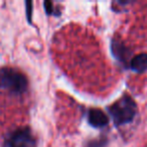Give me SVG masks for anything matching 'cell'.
Instances as JSON below:
<instances>
[{"label": "cell", "mask_w": 147, "mask_h": 147, "mask_svg": "<svg viewBox=\"0 0 147 147\" xmlns=\"http://www.w3.org/2000/svg\"><path fill=\"white\" fill-rule=\"evenodd\" d=\"M108 112L112 117L115 125L121 126L130 123L134 119L137 113V105L130 96L125 95L109 107Z\"/></svg>", "instance_id": "cell-1"}, {"label": "cell", "mask_w": 147, "mask_h": 147, "mask_svg": "<svg viewBox=\"0 0 147 147\" xmlns=\"http://www.w3.org/2000/svg\"><path fill=\"white\" fill-rule=\"evenodd\" d=\"M26 77L19 71L11 67L0 69V90H7L12 94H23L27 89Z\"/></svg>", "instance_id": "cell-2"}, {"label": "cell", "mask_w": 147, "mask_h": 147, "mask_svg": "<svg viewBox=\"0 0 147 147\" xmlns=\"http://www.w3.org/2000/svg\"><path fill=\"white\" fill-rule=\"evenodd\" d=\"M35 139L28 128H19L5 138L3 147H35Z\"/></svg>", "instance_id": "cell-3"}, {"label": "cell", "mask_w": 147, "mask_h": 147, "mask_svg": "<svg viewBox=\"0 0 147 147\" xmlns=\"http://www.w3.org/2000/svg\"><path fill=\"white\" fill-rule=\"evenodd\" d=\"M88 121L95 128H102L108 125L109 119L102 110L97 108L90 109L88 112Z\"/></svg>", "instance_id": "cell-4"}, {"label": "cell", "mask_w": 147, "mask_h": 147, "mask_svg": "<svg viewBox=\"0 0 147 147\" xmlns=\"http://www.w3.org/2000/svg\"><path fill=\"white\" fill-rule=\"evenodd\" d=\"M130 67L136 73H143L147 69V53H139L130 61Z\"/></svg>", "instance_id": "cell-5"}, {"label": "cell", "mask_w": 147, "mask_h": 147, "mask_svg": "<svg viewBox=\"0 0 147 147\" xmlns=\"http://www.w3.org/2000/svg\"><path fill=\"white\" fill-rule=\"evenodd\" d=\"M112 53L118 59H120V61H125V59L127 57L126 55H127L128 51H127L126 47L123 45V43L118 42L117 40H113L112 41Z\"/></svg>", "instance_id": "cell-6"}, {"label": "cell", "mask_w": 147, "mask_h": 147, "mask_svg": "<svg viewBox=\"0 0 147 147\" xmlns=\"http://www.w3.org/2000/svg\"><path fill=\"white\" fill-rule=\"evenodd\" d=\"M86 147H107V139L104 137L100 139H95L88 142Z\"/></svg>", "instance_id": "cell-7"}, {"label": "cell", "mask_w": 147, "mask_h": 147, "mask_svg": "<svg viewBox=\"0 0 147 147\" xmlns=\"http://www.w3.org/2000/svg\"><path fill=\"white\" fill-rule=\"evenodd\" d=\"M25 10H26V17L29 23H31V16H32V1L27 0L25 1Z\"/></svg>", "instance_id": "cell-8"}, {"label": "cell", "mask_w": 147, "mask_h": 147, "mask_svg": "<svg viewBox=\"0 0 147 147\" xmlns=\"http://www.w3.org/2000/svg\"><path fill=\"white\" fill-rule=\"evenodd\" d=\"M43 6H45V10L47 15H51L55 13L53 12V10H55V8H53V3L51 2V1H45V2H43Z\"/></svg>", "instance_id": "cell-9"}]
</instances>
